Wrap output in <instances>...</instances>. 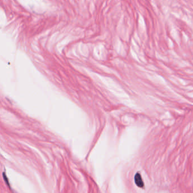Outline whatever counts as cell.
<instances>
[{
    "mask_svg": "<svg viewBox=\"0 0 193 193\" xmlns=\"http://www.w3.org/2000/svg\"><path fill=\"white\" fill-rule=\"evenodd\" d=\"M134 181L136 186L140 188L144 187V182L142 180L141 175L139 173H136L134 176Z\"/></svg>",
    "mask_w": 193,
    "mask_h": 193,
    "instance_id": "6da1fadb",
    "label": "cell"
},
{
    "mask_svg": "<svg viewBox=\"0 0 193 193\" xmlns=\"http://www.w3.org/2000/svg\"><path fill=\"white\" fill-rule=\"evenodd\" d=\"M3 178H4V180L5 181H6V183L9 186V181H8V178L6 176V174H5V173H3Z\"/></svg>",
    "mask_w": 193,
    "mask_h": 193,
    "instance_id": "7a4b0ae2",
    "label": "cell"
}]
</instances>
